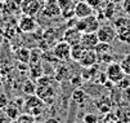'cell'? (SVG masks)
Segmentation results:
<instances>
[{
    "mask_svg": "<svg viewBox=\"0 0 130 123\" xmlns=\"http://www.w3.org/2000/svg\"><path fill=\"white\" fill-rule=\"evenodd\" d=\"M45 102L38 96V95H30L23 104V109L26 113L34 115L35 118H38L43 114L44 109H45Z\"/></svg>",
    "mask_w": 130,
    "mask_h": 123,
    "instance_id": "obj_1",
    "label": "cell"
},
{
    "mask_svg": "<svg viewBox=\"0 0 130 123\" xmlns=\"http://www.w3.org/2000/svg\"><path fill=\"white\" fill-rule=\"evenodd\" d=\"M75 26L83 32H97V30L101 26V21L97 16L90 14L88 17H84V18H77L75 22Z\"/></svg>",
    "mask_w": 130,
    "mask_h": 123,
    "instance_id": "obj_2",
    "label": "cell"
},
{
    "mask_svg": "<svg viewBox=\"0 0 130 123\" xmlns=\"http://www.w3.org/2000/svg\"><path fill=\"white\" fill-rule=\"evenodd\" d=\"M97 36H98L99 42L111 44L113 40L117 39V30L113 26V23H103L97 30Z\"/></svg>",
    "mask_w": 130,
    "mask_h": 123,
    "instance_id": "obj_3",
    "label": "cell"
},
{
    "mask_svg": "<svg viewBox=\"0 0 130 123\" xmlns=\"http://www.w3.org/2000/svg\"><path fill=\"white\" fill-rule=\"evenodd\" d=\"M106 75H107V79L109 82H112L115 84L120 83L124 78H125V71L122 70L121 65L117 64V62H111L109 65H107V70H106Z\"/></svg>",
    "mask_w": 130,
    "mask_h": 123,
    "instance_id": "obj_4",
    "label": "cell"
},
{
    "mask_svg": "<svg viewBox=\"0 0 130 123\" xmlns=\"http://www.w3.org/2000/svg\"><path fill=\"white\" fill-rule=\"evenodd\" d=\"M54 84L38 85V88H36V95H38L46 105L48 104H53L54 100H55V96H57V90H55Z\"/></svg>",
    "mask_w": 130,
    "mask_h": 123,
    "instance_id": "obj_5",
    "label": "cell"
},
{
    "mask_svg": "<svg viewBox=\"0 0 130 123\" xmlns=\"http://www.w3.org/2000/svg\"><path fill=\"white\" fill-rule=\"evenodd\" d=\"M52 51L55 55V57L58 58V61H61V62H66V61L71 60V45L64 40L58 42L53 47Z\"/></svg>",
    "mask_w": 130,
    "mask_h": 123,
    "instance_id": "obj_6",
    "label": "cell"
},
{
    "mask_svg": "<svg viewBox=\"0 0 130 123\" xmlns=\"http://www.w3.org/2000/svg\"><path fill=\"white\" fill-rule=\"evenodd\" d=\"M36 27H38V22H36L35 17H32V16L22 14L21 18L18 20V29H20L22 32L31 34L36 30Z\"/></svg>",
    "mask_w": 130,
    "mask_h": 123,
    "instance_id": "obj_7",
    "label": "cell"
},
{
    "mask_svg": "<svg viewBox=\"0 0 130 123\" xmlns=\"http://www.w3.org/2000/svg\"><path fill=\"white\" fill-rule=\"evenodd\" d=\"M98 62H99V56L95 52V49H85L77 64L83 67H91L97 65Z\"/></svg>",
    "mask_w": 130,
    "mask_h": 123,
    "instance_id": "obj_8",
    "label": "cell"
},
{
    "mask_svg": "<svg viewBox=\"0 0 130 123\" xmlns=\"http://www.w3.org/2000/svg\"><path fill=\"white\" fill-rule=\"evenodd\" d=\"M41 2L40 0H22L21 4V10L23 14L32 16L35 17L40 10H41Z\"/></svg>",
    "mask_w": 130,
    "mask_h": 123,
    "instance_id": "obj_9",
    "label": "cell"
},
{
    "mask_svg": "<svg viewBox=\"0 0 130 123\" xmlns=\"http://www.w3.org/2000/svg\"><path fill=\"white\" fill-rule=\"evenodd\" d=\"M81 36H83V32L76 26H70L63 34V40L67 42L70 45H75V44H80Z\"/></svg>",
    "mask_w": 130,
    "mask_h": 123,
    "instance_id": "obj_10",
    "label": "cell"
},
{
    "mask_svg": "<svg viewBox=\"0 0 130 123\" xmlns=\"http://www.w3.org/2000/svg\"><path fill=\"white\" fill-rule=\"evenodd\" d=\"M99 43V39L97 36V32H85L83 34L80 44L84 49H94L97 44Z\"/></svg>",
    "mask_w": 130,
    "mask_h": 123,
    "instance_id": "obj_11",
    "label": "cell"
},
{
    "mask_svg": "<svg viewBox=\"0 0 130 123\" xmlns=\"http://www.w3.org/2000/svg\"><path fill=\"white\" fill-rule=\"evenodd\" d=\"M41 13H43L44 17H46V18H55V17L61 16L62 10L58 5V2L57 3L45 2V5L41 8Z\"/></svg>",
    "mask_w": 130,
    "mask_h": 123,
    "instance_id": "obj_12",
    "label": "cell"
},
{
    "mask_svg": "<svg viewBox=\"0 0 130 123\" xmlns=\"http://www.w3.org/2000/svg\"><path fill=\"white\" fill-rule=\"evenodd\" d=\"M90 14H94V9L85 0L76 3V5H75V17L76 18H84V17H88Z\"/></svg>",
    "mask_w": 130,
    "mask_h": 123,
    "instance_id": "obj_13",
    "label": "cell"
},
{
    "mask_svg": "<svg viewBox=\"0 0 130 123\" xmlns=\"http://www.w3.org/2000/svg\"><path fill=\"white\" fill-rule=\"evenodd\" d=\"M54 78L58 83L64 82L66 79L71 78V73H70V69L66 65H58L57 67L54 69Z\"/></svg>",
    "mask_w": 130,
    "mask_h": 123,
    "instance_id": "obj_14",
    "label": "cell"
},
{
    "mask_svg": "<svg viewBox=\"0 0 130 123\" xmlns=\"http://www.w3.org/2000/svg\"><path fill=\"white\" fill-rule=\"evenodd\" d=\"M44 65L41 62H36V64H30V69H28V74H30V78L34 79V80H38L39 78H41L45 71H44Z\"/></svg>",
    "mask_w": 130,
    "mask_h": 123,
    "instance_id": "obj_15",
    "label": "cell"
},
{
    "mask_svg": "<svg viewBox=\"0 0 130 123\" xmlns=\"http://www.w3.org/2000/svg\"><path fill=\"white\" fill-rule=\"evenodd\" d=\"M14 57L18 62H26L30 64V57H31V49L26 48V47H20L18 49H15L14 52Z\"/></svg>",
    "mask_w": 130,
    "mask_h": 123,
    "instance_id": "obj_16",
    "label": "cell"
},
{
    "mask_svg": "<svg viewBox=\"0 0 130 123\" xmlns=\"http://www.w3.org/2000/svg\"><path fill=\"white\" fill-rule=\"evenodd\" d=\"M36 88H38V83H35L34 79H26L22 84V91L27 96L30 95H36Z\"/></svg>",
    "mask_w": 130,
    "mask_h": 123,
    "instance_id": "obj_17",
    "label": "cell"
},
{
    "mask_svg": "<svg viewBox=\"0 0 130 123\" xmlns=\"http://www.w3.org/2000/svg\"><path fill=\"white\" fill-rule=\"evenodd\" d=\"M4 110H5V114H7V117H8L9 119H17L18 115L21 114V108L17 106V105L13 104V102H9L8 106H7Z\"/></svg>",
    "mask_w": 130,
    "mask_h": 123,
    "instance_id": "obj_18",
    "label": "cell"
},
{
    "mask_svg": "<svg viewBox=\"0 0 130 123\" xmlns=\"http://www.w3.org/2000/svg\"><path fill=\"white\" fill-rule=\"evenodd\" d=\"M72 100L75 101L76 104H79V105H83L88 100V95H86V92L84 90H81L79 87V88H76L75 91L72 92Z\"/></svg>",
    "mask_w": 130,
    "mask_h": 123,
    "instance_id": "obj_19",
    "label": "cell"
},
{
    "mask_svg": "<svg viewBox=\"0 0 130 123\" xmlns=\"http://www.w3.org/2000/svg\"><path fill=\"white\" fill-rule=\"evenodd\" d=\"M84 51H85V49L81 47V44L71 45V60L79 62V60L81 58V56H83V53H84Z\"/></svg>",
    "mask_w": 130,
    "mask_h": 123,
    "instance_id": "obj_20",
    "label": "cell"
},
{
    "mask_svg": "<svg viewBox=\"0 0 130 123\" xmlns=\"http://www.w3.org/2000/svg\"><path fill=\"white\" fill-rule=\"evenodd\" d=\"M95 105L98 106V109H99L102 113H106V112H108L109 108H111V101H109L108 97H101V99H98V100L95 101Z\"/></svg>",
    "mask_w": 130,
    "mask_h": 123,
    "instance_id": "obj_21",
    "label": "cell"
},
{
    "mask_svg": "<svg viewBox=\"0 0 130 123\" xmlns=\"http://www.w3.org/2000/svg\"><path fill=\"white\" fill-rule=\"evenodd\" d=\"M43 58V49L41 48H34L31 49V57H30V64H36V62H41Z\"/></svg>",
    "mask_w": 130,
    "mask_h": 123,
    "instance_id": "obj_22",
    "label": "cell"
},
{
    "mask_svg": "<svg viewBox=\"0 0 130 123\" xmlns=\"http://www.w3.org/2000/svg\"><path fill=\"white\" fill-rule=\"evenodd\" d=\"M94 49H95V52L98 53V56H102V55L109 53V51H111V44H109V43H104V42H99Z\"/></svg>",
    "mask_w": 130,
    "mask_h": 123,
    "instance_id": "obj_23",
    "label": "cell"
},
{
    "mask_svg": "<svg viewBox=\"0 0 130 123\" xmlns=\"http://www.w3.org/2000/svg\"><path fill=\"white\" fill-rule=\"evenodd\" d=\"M117 40L122 44H130V30H124L117 32Z\"/></svg>",
    "mask_w": 130,
    "mask_h": 123,
    "instance_id": "obj_24",
    "label": "cell"
},
{
    "mask_svg": "<svg viewBox=\"0 0 130 123\" xmlns=\"http://www.w3.org/2000/svg\"><path fill=\"white\" fill-rule=\"evenodd\" d=\"M17 120H18V123H34L36 120V118L25 112V113H21L20 115H18Z\"/></svg>",
    "mask_w": 130,
    "mask_h": 123,
    "instance_id": "obj_25",
    "label": "cell"
},
{
    "mask_svg": "<svg viewBox=\"0 0 130 123\" xmlns=\"http://www.w3.org/2000/svg\"><path fill=\"white\" fill-rule=\"evenodd\" d=\"M120 65H121L122 70L125 71V74H126V75H130V53L126 55V56L122 58V61L120 62Z\"/></svg>",
    "mask_w": 130,
    "mask_h": 123,
    "instance_id": "obj_26",
    "label": "cell"
},
{
    "mask_svg": "<svg viewBox=\"0 0 130 123\" xmlns=\"http://www.w3.org/2000/svg\"><path fill=\"white\" fill-rule=\"evenodd\" d=\"M85 2L94 9V10H98V9H101L103 5H104V3L107 2V0H85Z\"/></svg>",
    "mask_w": 130,
    "mask_h": 123,
    "instance_id": "obj_27",
    "label": "cell"
},
{
    "mask_svg": "<svg viewBox=\"0 0 130 123\" xmlns=\"http://www.w3.org/2000/svg\"><path fill=\"white\" fill-rule=\"evenodd\" d=\"M83 82H84V78H83L81 75H72V77L70 78V83H71L72 85H75L76 88H79V87L83 85Z\"/></svg>",
    "mask_w": 130,
    "mask_h": 123,
    "instance_id": "obj_28",
    "label": "cell"
},
{
    "mask_svg": "<svg viewBox=\"0 0 130 123\" xmlns=\"http://www.w3.org/2000/svg\"><path fill=\"white\" fill-rule=\"evenodd\" d=\"M84 123H98V117L93 113H89L84 117Z\"/></svg>",
    "mask_w": 130,
    "mask_h": 123,
    "instance_id": "obj_29",
    "label": "cell"
},
{
    "mask_svg": "<svg viewBox=\"0 0 130 123\" xmlns=\"http://www.w3.org/2000/svg\"><path fill=\"white\" fill-rule=\"evenodd\" d=\"M99 62H102V64H111V62H113V58H112V56H111L109 53H106V55H102V56H99Z\"/></svg>",
    "mask_w": 130,
    "mask_h": 123,
    "instance_id": "obj_30",
    "label": "cell"
},
{
    "mask_svg": "<svg viewBox=\"0 0 130 123\" xmlns=\"http://www.w3.org/2000/svg\"><path fill=\"white\" fill-rule=\"evenodd\" d=\"M121 8H122L124 13L130 17V0H124L121 3Z\"/></svg>",
    "mask_w": 130,
    "mask_h": 123,
    "instance_id": "obj_31",
    "label": "cell"
},
{
    "mask_svg": "<svg viewBox=\"0 0 130 123\" xmlns=\"http://www.w3.org/2000/svg\"><path fill=\"white\" fill-rule=\"evenodd\" d=\"M9 104V100L8 97L4 95V93H0V109H5Z\"/></svg>",
    "mask_w": 130,
    "mask_h": 123,
    "instance_id": "obj_32",
    "label": "cell"
},
{
    "mask_svg": "<svg viewBox=\"0 0 130 123\" xmlns=\"http://www.w3.org/2000/svg\"><path fill=\"white\" fill-rule=\"evenodd\" d=\"M7 114H5V110L4 109H0V123H4L7 120Z\"/></svg>",
    "mask_w": 130,
    "mask_h": 123,
    "instance_id": "obj_33",
    "label": "cell"
},
{
    "mask_svg": "<svg viewBox=\"0 0 130 123\" xmlns=\"http://www.w3.org/2000/svg\"><path fill=\"white\" fill-rule=\"evenodd\" d=\"M45 123H61V120L57 119V118H48L45 120Z\"/></svg>",
    "mask_w": 130,
    "mask_h": 123,
    "instance_id": "obj_34",
    "label": "cell"
},
{
    "mask_svg": "<svg viewBox=\"0 0 130 123\" xmlns=\"http://www.w3.org/2000/svg\"><path fill=\"white\" fill-rule=\"evenodd\" d=\"M4 38H5V34H4V31H3L2 29H0V44H3Z\"/></svg>",
    "mask_w": 130,
    "mask_h": 123,
    "instance_id": "obj_35",
    "label": "cell"
},
{
    "mask_svg": "<svg viewBox=\"0 0 130 123\" xmlns=\"http://www.w3.org/2000/svg\"><path fill=\"white\" fill-rule=\"evenodd\" d=\"M107 2H111V3H115V4H121L124 0H107Z\"/></svg>",
    "mask_w": 130,
    "mask_h": 123,
    "instance_id": "obj_36",
    "label": "cell"
},
{
    "mask_svg": "<svg viewBox=\"0 0 130 123\" xmlns=\"http://www.w3.org/2000/svg\"><path fill=\"white\" fill-rule=\"evenodd\" d=\"M10 123H18V120H17V119H12Z\"/></svg>",
    "mask_w": 130,
    "mask_h": 123,
    "instance_id": "obj_37",
    "label": "cell"
},
{
    "mask_svg": "<svg viewBox=\"0 0 130 123\" xmlns=\"http://www.w3.org/2000/svg\"><path fill=\"white\" fill-rule=\"evenodd\" d=\"M34 123H45V122H41V120H35Z\"/></svg>",
    "mask_w": 130,
    "mask_h": 123,
    "instance_id": "obj_38",
    "label": "cell"
},
{
    "mask_svg": "<svg viewBox=\"0 0 130 123\" xmlns=\"http://www.w3.org/2000/svg\"><path fill=\"white\" fill-rule=\"evenodd\" d=\"M75 2H76V3H77V2H83V0H75Z\"/></svg>",
    "mask_w": 130,
    "mask_h": 123,
    "instance_id": "obj_39",
    "label": "cell"
},
{
    "mask_svg": "<svg viewBox=\"0 0 130 123\" xmlns=\"http://www.w3.org/2000/svg\"><path fill=\"white\" fill-rule=\"evenodd\" d=\"M0 2H4V0H0Z\"/></svg>",
    "mask_w": 130,
    "mask_h": 123,
    "instance_id": "obj_40",
    "label": "cell"
},
{
    "mask_svg": "<svg viewBox=\"0 0 130 123\" xmlns=\"http://www.w3.org/2000/svg\"><path fill=\"white\" fill-rule=\"evenodd\" d=\"M40 2H41V0H40Z\"/></svg>",
    "mask_w": 130,
    "mask_h": 123,
    "instance_id": "obj_41",
    "label": "cell"
},
{
    "mask_svg": "<svg viewBox=\"0 0 130 123\" xmlns=\"http://www.w3.org/2000/svg\"><path fill=\"white\" fill-rule=\"evenodd\" d=\"M129 123H130V122H129Z\"/></svg>",
    "mask_w": 130,
    "mask_h": 123,
    "instance_id": "obj_42",
    "label": "cell"
}]
</instances>
